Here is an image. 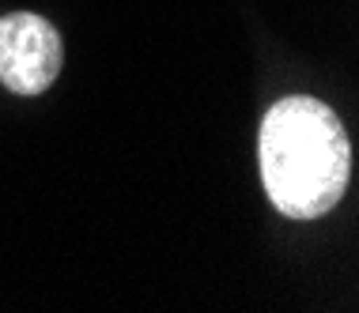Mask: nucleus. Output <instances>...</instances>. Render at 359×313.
<instances>
[{"label": "nucleus", "instance_id": "nucleus-1", "mask_svg": "<svg viewBox=\"0 0 359 313\" xmlns=\"http://www.w3.org/2000/svg\"><path fill=\"white\" fill-rule=\"evenodd\" d=\"M257 159L269 200L287 219H318L333 211L348 189V132L325 102L306 95L280 99L265 113Z\"/></svg>", "mask_w": 359, "mask_h": 313}, {"label": "nucleus", "instance_id": "nucleus-2", "mask_svg": "<svg viewBox=\"0 0 359 313\" xmlns=\"http://www.w3.org/2000/svg\"><path fill=\"white\" fill-rule=\"evenodd\" d=\"M65 64L61 34L50 19L15 12L0 19V80L12 95H42Z\"/></svg>", "mask_w": 359, "mask_h": 313}]
</instances>
